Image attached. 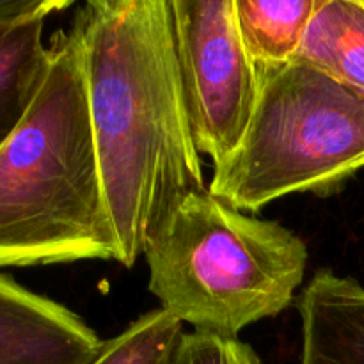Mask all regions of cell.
<instances>
[{
	"label": "cell",
	"mask_w": 364,
	"mask_h": 364,
	"mask_svg": "<svg viewBox=\"0 0 364 364\" xmlns=\"http://www.w3.org/2000/svg\"><path fill=\"white\" fill-rule=\"evenodd\" d=\"M71 31L80 43L117 262L130 269L174 206L206 188L178 73L169 0H89Z\"/></svg>",
	"instance_id": "cell-1"
},
{
	"label": "cell",
	"mask_w": 364,
	"mask_h": 364,
	"mask_svg": "<svg viewBox=\"0 0 364 364\" xmlns=\"http://www.w3.org/2000/svg\"><path fill=\"white\" fill-rule=\"evenodd\" d=\"M114 259L80 43L59 32L41 89L0 146V267Z\"/></svg>",
	"instance_id": "cell-2"
},
{
	"label": "cell",
	"mask_w": 364,
	"mask_h": 364,
	"mask_svg": "<svg viewBox=\"0 0 364 364\" xmlns=\"http://www.w3.org/2000/svg\"><path fill=\"white\" fill-rule=\"evenodd\" d=\"M160 309L196 333L238 338L295 301L309 252L277 220L235 208L208 188L185 196L144 247Z\"/></svg>",
	"instance_id": "cell-3"
},
{
	"label": "cell",
	"mask_w": 364,
	"mask_h": 364,
	"mask_svg": "<svg viewBox=\"0 0 364 364\" xmlns=\"http://www.w3.org/2000/svg\"><path fill=\"white\" fill-rule=\"evenodd\" d=\"M258 70L251 123L208 191L251 213L297 192H338L364 167V91L299 59Z\"/></svg>",
	"instance_id": "cell-4"
},
{
	"label": "cell",
	"mask_w": 364,
	"mask_h": 364,
	"mask_svg": "<svg viewBox=\"0 0 364 364\" xmlns=\"http://www.w3.org/2000/svg\"><path fill=\"white\" fill-rule=\"evenodd\" d=\"M178 73L199 155L226 160L247 132L258 64L238 31L235 0H169Z\"/></svg>",
	"instance_id": "cell-5"
},
{
	"label": "cell",
	"mask_w": 364,
	"mask_h": 364,
	"mask_svg": "<svg viewBox=\"0 0 364 364\" xmlns=\"http://www.w3.org/2000/svg\"><path fill=\"white\" fill-rule=\"evenodd\" d=\"M103 341L66 306L0 274V364H87Z\"/></svg>",
	"instance_id": "cell-6"
},
{
	"label": "cell",
	"mask_w": 364,
	"mask_h": 364,
	"mask_svg": "<svg viewBox=\"0 0 364 364\" xmlns=\"http://www.w3.org/2000/svg\"><path fill=\"white\" fill-rule=\"evenodd\" d=\"M301 364H364V287L329 269L297 297Z\"/></svg>",
	"instance_id": "cell-7"
},
{
	"label": "cell",
	"mask_w": 364,
	"mask_h": 364,
	"mask_svg": "<svg viewBox=\"0 0 364 364\" xmlns=\"http://www.w3.org/2000/svg\"><path fill=\"white\" fill-rule=\"evenodd\" d=\"M295 59L364 91V0H316Z\"/></svg>",
	"instance_id": "cell-8"
},
{
	"label": "cell",
	"mask_w": 364,
	"mask_h": 364,
	"mask_svg": "<svg viewBox=\"0 0 364 364\" xmlns=\"http://www.w3.org/2000/svg\"><path fill=\"white\" fill-rule=\"evenodd\" d=\"M45 20L0 27V146L18 128L41 89L50 60Z\"/></svg>",
	"instance_id": "cell-9"
},
{
	"label": "cell",
	"mask_w": 364,
	"mask_h": 364,
	"mask_svg": "<svg viewBox=\"0 0 364 364\" xmlns=\"http://www.w3.org/2000/svg\"><path fill=\"white\" fill-rule=\"evenodd\" d=\"M316 0H235L238 31L258 66L295 59Z\"/></svg>",
	"instance_id": "cell-10"
},
{
	"label": "cell",
	"mask_w": 364,
	"mask_h": 364,
	"mask_svg": "<svg viewBox=\"0 0 364 364\" xmlns=\"http://www.w3.org/2000/svg\"><path fill=\"white\" fill-rule=\"evenodd\" d=\"M183 334L180 320L160 308L151 309L103 341L102 350L87 364H171Z\"/></svg>",
	"instance_id": "cell-11"
},
{
	"label": "cell",
	"mask_w": 364,
	"mask_h": 364,
	"mask_svg": "<svg viewBox=\"0 0 364 364\" xmlns=\"http://www.w3.org/2000/svg\"><path fill=\"white\" fill-rule=\"evenodd\" d=\"M171 364H262L251 345L238 338L185 333Z\"/></svg>",
	"instance_id": "cell-12"
},
{
	"label": "cell",
	"mask_w": 364,
	"mask_h": 364,
	"mask_svg": "<svg viewBox=\"0 0 364 364\" xmlns=\"http://www.w3.org/2000/svg\"><path fill=\"white\" fill-rule=\"evenodd\" d=\"M70 4L60 0H0V27L46 20L55 11L70 7Z\"/></svg>",
	"instance_id": "cell-13"
}]
</instances>
